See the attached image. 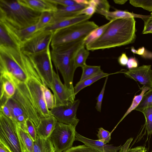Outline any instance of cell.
I'll use <instances>...</instances> for the list:
<instances>
[{
	"instance_id": "cell-27",
	"label": "cell",
	"mask_w": 152,
	"mask_h": 152,
	"mask_svg": "<svg viewBox=\"0 0 152 152\" xmlns=\"http://www.w3.org/2000/svg\"><path fill=\"white\" fill-rule=\"evenodd\" d=\"M82 73L79 81L94 76L102 72L100 66H90L87 64L82 68Z\"/></svg>"
},
{
	"instance_id": "cell-19",
	"label": "cell",
	"mask_w": 152,
	"mask_h": 152,
	"mask_svg": "<svg viewBox=\"0 0 152 152\" xmlns=\"http://www.w3.org/2000/svg\"><path fill=\"white\" fill-rule=\"evenodd\" d=\"M57 122L56 119L52 115L42 118L36 127L37 136L44 139L49 138Z\"/></svg>"
},
{
	"instance_id": "cell-18",
	"label": "cell",
	"mask_w": 152,
	"mask_h": 152,
	"mask_svg": "<svg viewBox=\"0 0 152 152\" xmlns=\"http://www.w3.org/2000/svg\"><path fill=\"white\" fill-rule=\"evenodd\" d=\"M7 103L10 109L12 119L17 123L19 128L27 132L26 121L28 118L21 106L12 97L8 99Z\"/></svg>"
},
{
	"instance_id": "cell-40",
	"label": "cell",
	"mask_w": 152,
	"mask_h": 152,
	"mask_svg": "<svg viewBox=\"0 0 152 152\" xmlns=\"http://www.w3.org/2000/svg\"><path fill=\"white\" fill-rule=\"evenodd\" d=\"M63 152H99L85 145L72 147Z\"/></svg>"
},
{
	"instance_id": "cell-11",
	"label": "cell",
	"mask_w": 152,
	"mask_h": 152,
	"mask_svg": "<svg viewBox=\"0 0 152 152\" xmlns=\"http://www.w3.org/2000/svg\"><path fill=\"white\" fill-rule=\"evenodd\" d=\"M80 103V100L77 99L66 105L55 107L50 110V113L58 122L76 127L80 121L76 116Z\"/></svg>"
},
{
	"instance_id": "cell-20",
	"label": "cell",
	"mask_w": 152,
	"mask_h": 152,
	"mask_svg": "<svg viewBox=\"0 0 152 152\" xmlns=\"http://www.w3.org/2000/svg\"><path fill=\"white\" fill-rule=\"evenodd\" d=\"M0 104L7 102L15 94L16 86L14 82L8 77L0 75Z\"/></svg>"
},
{
	"instance_id": "cell-33",
	"label": "cell",
	"mask_w": 152,
	"mask_h": 152,
	"mask_svg": "<svg viewBox=\"0 0 152 152\" xmlns=\"http://www.w3.org/2000/svg\"><path fill=\"white\" fill-rule=\"evenodd\" d=\"M149 88L143 87L142 88V91L141 93L135 96L132 101V104L127 110L126 112L125 113L123 116L119 121L117 126L125 118V117L130 112L135 109L139 105L140 102L141 101L143 96L144 94L149 90Z\"/></svg>"
},
{
	"instance_id": "cell-41",
	"label": "cell",
	"mask_w": 152,
	"mask_h": 152,
	"mask_svg": "<svg viewBox=\"0 0 152 152\" xmlns=\"http://www.w3.org/2000/svg\"><path fill=\"white\" fill-rule=\"evenodd\" d=\"M142 19L144 23L142 34H151L152 32V12L150 15L146 16Z\"/></svg>"
},
{
	"instance_id": "cell-25",
	"label": "cell",
	"mask_w": 152,
	"mask_h": 152,
	"mask_svg": "<svg viewBox=\"0 0 152 152\" xmlns=\"http://www.w3.org/2000/svg\"><path fill=\"white\" fill-rule=\"evenodd\" d=\"M18 130L25 152H34V142L32 139L27 132L18 127Z\"/></svg>"
},
{
	"instance_id": "cell-16",
	"label": "cell",
	"mask_w": 152,
	"mask_h": 152,
	"mask_svg": "<svg viewBox=\"0 0 152 152\" xmlns=\"http://www.w3.org/2000/svg\"><path fill=\"white\" fill-rule=\"evenodd\" d=\"M75 140L83 142L84 145L90 147L99 152H118L122 145L114 146L108 144L98 140H94L85 137L76 132Z\"/></svg>"
},
{
	"instance_id": "cell-21",
	"label": "cell",
	"mask_w": 152,
	"mask_h": 152,
	"mask_svg": "<svg viewBox=\"0 0 152 152\" xmlns=\"http://www.w3.org/2000/svg\"><path fill=\"white\" fill-rule=\"evenodd\" d=\"M87 6L77 4L70 6L58 7L57 11L53 12L54 19L78 15L79 12Z\"/></svg>"
},
{
	"instance_id": "cell-48",
	"label": "cell",
	"mask_w": 152,
	"mask_h": 152,
	"mask_svg": "<svg viewBox=\"0 0 152 152\" xmlns=\"http://www.w3.org/2000/svg\"><path fill=\"white\" fill-rule=\"evenodd\" d=\"M0 152H12L4 143L0 140Z\"/></svg>"
},
{
	"instance_id": "cell-44",
	"label": "cell",
	"mask_w": 152,
	"mask_h": 152,
	"mask_svg": "<svg viewBox=\"0 0 152 152\" xmlns=\"http://www.w3.org/2000/svg\"><path fill=\"white\" fill-rule=\"evenodd\" d=\"M96 12V9L94 7L88 5L84 8L79 12L78 15H86L92 16L94 13Z\"/></svg>"
},
{
	"instance_id": "cell-7",
	"label": "cell",
	"mask_w": 152,
	"mask_h": 152,
	"mask_svg": "<svg viewBox=\"0 0 152 152\" xmlns=\"http://www.w3.org/2000/svg\"><path fill=\"white\" fill-rule=\"evenodd\" d=\"M0 140L12 152H25L19 136L17 123L0 112Z\"/></svg>"
},
{
	"instance_id": "cell-52",
	"label": "cell",
	"mask_w": 152,
	"mask_h": 152,
	"mask_svg": "<svg viewBox=\"0 0 152 152\" xmlns=\"http://www.w3.org/2000/svg\"><path fill=\"white\" fill-rule=\"evenodd\" d=\"M151 152H152V151H151Z\"/></svg>"
},
{
	"instance_id": "cell-29",
	"label": "cell",
	"mask_w": 152,
	"mask_h": 152,
	"mask_svg": "<svg viewBox=\"0 0 152 152\" xmlns=\"http://www.w3.org/2000/svg\"><path fill=\"white\" fill-rule=\"evenodd\" d=\"M89 55V50L85 48V46L80 48L77 52L75 57V66L82 68L86 65V61Z\"/></svg>"
},
{
	"instance_id": "cell-28",
	"label": "cell",
	"mask_w": 152,
	"mask_h": 152,
	"mask_svg": "<svg viewBox=\"0 0 152 152\" xmlns=\"http://www.w3.org/2000/svg\"><path fill=\"white\" fill-rule=\"evenodd\" d=\"M53 19V12H45L42 13L36 24L39 31L44 30L52 23Z\"/></svg>"
},
{
	"instance_id": "cell-5",
	"label": "cell",
	"mask_w": 152,
	"mask_h": 152,
	"mask_svg": "<svg viewBox=\"0 0 152 152\" xmlns=\"http://www.w3.org/2000/svg\"><path fill=\"white\" fill-rule=\"evenodd\" d=\"M41 13L22 5L18 0H0V22L17 29L36 24Z\"/></svg>"
},
{
	"instance_id": "cell-36",
	"label": "cell",
	"mask_w": 152,
	"mask_h": 152,
	"mask_svg": "<svg viewBox=\"0 0 152 152\" xmlns=\"http://www.w3.org/2000/svg\"><path fill=\"white\" fill-rule=\"evenodd\" d=\"M129 3L135 7H141L152 12V0H130Z\"/></svg>"
},
{
	"instance_id": "cell-49",
	"label": "cell",
	"mask_w": 152,
	"mask_h": 152,
	"mask_svg": "<svg viewBox=\"0 0 152 152\" xmlns=\"http://www.w3.org/2000/svg\"><path fill=\"white\" fill-rule=\"evenodd\" d=\"M75 1L78 4H83L88 5L89 0H75Z\"/></svg>"
},
{
	"instance_id": "cell-32",
	"label": "cell",
	"mask_w": 152,
	"mask_h": 152,
	"mask_svg": "<svg viewBox=\"0 0 152 152\" xmlns=\"http://www.w3.org/2000/svg\"><path fill=\"white\" fill-rule=\"evenodd\" d=\"M41 88L46 105L48 109L50 110L55 106L54 95L48 88L45 85H42Z\"/></svg>"
},
{
	"instance_id": "cell-35",
	"label": "cell",
	"mask_w": 152,
	"mask_h": 152,
	"mask_svg": "<svg viewBox=\"0 0 152 152\" xmlns=\"http://www.w3.org/2000/svg\"><path fill=\"white\" fill-rule=\"evenodd\" d=\"M133 139L132 138L128 139L124 145H122L118 152H146L147 151L146 148L143 146H137L132 148H129Z\"/></svg>"
},
{
	"instance_id": "cell-38",
	"label": "cell",
	"mask_w": 152,
	"mask_h": 152,
	"mask_svg": "<svg viewBox=\"0 0 152 152\" xmlns=\"http://www.w3.org/2000/svg\"><path fill=\"white\" fill-rule=\"evenodd\" d=\"M96 12L101 11H109L110 6L106 0H93Z\"/></svg>"
},
{
	"instance_id": "cell-10",
	"label": "cell",
	"mask_w": 152,
	"mask_h": 152,
	"mask_svg": "<svg viewBox=\"0 0 152 152\" xmlns=\"http://www.w3.org/2000/svg\"><path fill=\"white\" fill-rule=\"evenodd\" d=\"M53 34V32L50 31H39L23 43L20 48L26 55L40 52L50 45Z\"/></svg>"
},
{
	"instance_id": "cell-6",
	"label": "cell",
	"mask_w": 152,
	"mask_h": 152,
	"mask_svg": "<svg viewBox=\"0 0 152 152\" xmlns=\"http://www.w3.org/2000/svg\"><path fill=\"white\" fill-rule=\"evenodd\" d=\"M98 27L93 21L87 20L56 30L53 32L50 46L84 39Z\"/></svg>"
},
{
	"instance_id": "cell-24",
	"label": "cell",
	"mask_w": 152,
	"mask_h": 152,
	"mask_svg": "<svg viewBox=\"0 0 152 152\" xmlns=\"http://www.w3.org/2000/svg\"><path fill=\"white\" fill-rule=\"evenodd\" d=\"M110 74L104 72L103 71L92 77L79 81L74 87L75 94L76 95L81 90L89 86L100 79L109 76Z\"/></svg>"
},
{
	"instance_id": "cell-1",
	"label": "cell",
	"mask_w": 152,
	"mask_h": 152,
	"mask_svg": "<svg viewBox=\"0 0 152 152\" xmlns=\"http://www.w3.org/2000/svg\"><path fill=\"white\" fill-rule=\"evenodd\" d=\"M0 72L12 80L16 86L29 79L43 81L29 57L18 47L0 46Z\"/></svg>"
},
{
	"instance_id": "cell-51",
	"label": "cell",
	"mask_w": 152,
	"mask_h": 152,
	"mask_svg": "<svg viewBox=\"0 0 152 152\" xmlns=\"http://www.w3.org/2000/svg\"><path fill=\"white\" fill-rule=\"evenodd\" d=\"M151 34H152V32L151 33Z\"/></svg>"
},
{
	"instance_id": "cell-9",
	"label": "cell",
	"mask_w": 152,
	"mask_h": 152,
	"mask_svg": "<svg viewBox=\"0 0 152 152\" xmlns=\"http://www.w3.org/2000/svg\"><path fill=\"white\" fill-rule=\"evenodd\" d=\"M50 45L39 53L26 55L31 59L40 75L44 85L50 89L54 70L52 64Z\"/></svg>"
},
{
	"instance_id": "cell-13",
	"label": "cell",
	"mask_w": 152,
	"mask_h": 152,
	"mask_svg": "<svg viewBox=\"0 0 152 152\" xmlns=\"http://www.w3.org/2000/svg\"><path fill=\"white\" fill-rule=\"evenodd\" d=\"M16 45L20 48L25 42L39 31L37 24L21 29L16 28L9 24L0 22Z\"/></svg>"
},
{
	"instance_id": "cell-37",
	"label": "cell",
	"mask_w": 152,
	"mask_h": 152,
	"mask_svg": "<svg viewBox=\"0 0 152 152\" xmlns=\"http://www.w3.org/2000/svg\"><path fill=\"white\" fill-rule=\"evenodd\" d=\"M26 131L32 139L35 141L37 137L36 127L33 122L28 118L26 121Z\"/></svg>"
},
{
	"instance_id": "cell-50",
	"label": "cell",
	"mask_w": 152,
	"mask_h": 152,
	"mask_svg": "<svg viewBox=\"0 0 152 152\" xmlns=\"http://www.w3.org/2000/svg\"><path fill=\"white\" fill-rule=\"evenodd\" d=\"M128 0H114V2L115 4H124Z\"/></svg>"
},
{
	"instance_id": "cell-15",
	"label": "cell",
	"mask_w": 152,
	"mask_h": 152,
	"mask_svg": "<svg viewBox=\"0 0 152 152\" xmlns=\"http://www.w3.org/2000/svg\"><path fill=\"white\" fill-rule=\"evenodd\" d=\"M91 16L80 15L73 16L54 19L52 23L44 30L54 31L74 24L88 20Z\"/></svg>"
},
{
	"instance_id": "cell-46",
	"label": "cell",
	"mask_w": 152,
	"mask_h": 152,
	"mask_svg": "<svg viewBox=\"0 0 152 152\" xmlns=\"http://www.w3.org/2000/svg\"><path fill=\"white\" fill-rule=\"evenodd\" d=\"M138 66V62L135 58L131 57L129 59L127 66L129 69L136 68Z\"/></svg>"
},
{
	"instance_id": "cell-3",
	"label": "cell",
	"mask_w": 152,
	"mask_h": 152,
	"mask_svg": "<svg viewBox=\"0 0 152 152\" xmlns=\"http://www.w3.org/2000/svg\"><path fill=\"white\" fill-rule=\"evenodd\" d=\"M134 18L111 20L102 35L98 39L86 45L89 50L104 49L133 43L136 39Z\"/></svg>"
},
{
	"instance_id": "cell-17",
	"label": "cell",
	"mask_w": 152,
	"mask_h": 152,
	"mask_svg": "<svg viewBox=\"0 0 152 152\" xmlns=\"http://www.w3.org/2000/svg\"><path fill=\"white\" fill-rule=\"evenodd\" d=\"M22 5L34 11L42 13L45 12H54L58 7L57 4L50 0H18Z\"/></svg>"
},
{
	"instance_id": "cell-8",
	"label": "cell",
	"mask_w": 152,
	"mask_h": 152,
	"mask_svg": "<svg viewBox=\"0 0 152 152\" xmlns=\"http://www.w3.org/2000/svg\"><path fill=\"white\" fill-rule=\"evenodd\" d=\"M76 126L58 122L49 137L56 152H63L72 147L75 140Z\"/></svg>"
},
{
	"instance_id": "cell-30",
	"label": "cell",
	"mask_w": 152,
	"mask_h": 152,
	"mask_svg": "<svg viewBox=\"0 0 152 152\" xmlns=\"http://www.w3.org/2000/svg\"><path fill=\"white\" fill-rule=\"evenodd\" d=\"M0 46L18 47L4 27L1 24H0Z\"/></svg>"
},
{
	"instance_id": "cell-42",
	"label": "cell",
	"mask_w": 152,
	"mask_h": 152,
	"mask_svg": "<svg viewBox=\"0 0 152 152\" xmlns=\"http://www.w3.org/2000/svg\"><path fill=\"white\" fill-rule=\"evenodd\" d=\"M108 77V76H107L106 77L104 85L100 93L97 98V101L95 108L97 110L100 112H101L102 101Z\"/></svg>"
},
{
	"instance_id": "cell-23",
	"label": "cell",
	"mask_w": 152,
	"mask_h": 152,
	"mask_svg": "<svg viewBox=\"0 0 152 152\" xmlns=\"http://www.w3.org/2000/svg\"><path fill=\"white\" fill-rule=\"evenodd\" d=\"M34 152H56L51 142L48 138H42L37 136L34 142Z\"/></svg>"
},
{
	"instance_id": "cell-14",
	"label": "cell",
	"mask_w": 152,
	"mask_h": 152,
	"mask_svg": "<svg viewBox=\"0 0 152 152\" xmlns=\"http://www.w3.org/2000/svg\"><path fill=\"white\" fill-rule=\"evenodd\" d=\"M123 73L126 77L138 82L143 87L152 88V70L151 65H143Z\"/></svg>"
},
{
	"instance_id": "cell-26",
	"label": "cell",
	"mask_w": 152,
	"mask_h": 152,
	"mask_svg": "<svg viewBox=\"0 0 152 152\" xmlns=\"http://www.w3.org/2000/svg\"><path fill=\"white\" fill-rule=\"evenodd\" d=\"M111 21L100 26L91 31L84 39L85 46L99 38L103 34Z\"/></svg>"
},
{
	"instance_id": "cell-39",
	"label": "cell",
	"mask_w": 152,
	"mask_h": 152,
	"mask_svg": "<svg viewBox=\"0 0 152 152\" xmlns=\"http://www.w3.org/2000/svg\"><path fill=\"white\" fill-rule=\"evenodd\" d=\"M97 136L99 140L106 144L109 142L111 140L110 133L102 127L99 129Z\"/></svg>"
},
{
	"instance_id": "cell-43",
	"label": "cell",
	"mask_w": 152,
	"mask_h": 152,
	"mask_svg": "<svg viewBox=\"0 0 152 152\" xmlns=\"http://www.w3.org/2000/svg\"><path fill=\"white\" fill-rule=\"evenodd\" d=\"M50 1L57 5H60L62 7H67L77 4L75 0H50Z\"/></svg>"
},
{
	"instance_id": "cell-2",
	"label": "cell",
	"mask_w": 152,
	"mask_h": 152,
	"mask_svg": "<svg viewBox=\"0 0 152 152\" xmlns=\"http://www.w3.org/2000/svg\"><path fill=\"white\" fill-rule=\"evenodd\" d=\"M42 84L37 79L30 78L16 86V93L12 97L20 105L36 127L42 118L51 115L44 99L41 88Z\"/></svg>"
},
{
	"instance_id": "cell-31",
	"label": "cell",
	"mask_w": 152,
	"mask_h": 152,
	"mask_svg": "<svg viewBox=\"0 0 152 152\" xmlns=\"http://www.w3.org/2000/svg\"><path fill=\"white\" fill-rule=\"evenodd\" d=\"M148 107H152V88L144 94L141 101L134 110L141 112Z\"/></svg>"
},
{
	"instance_id": "cell-45",
	"label": "cell",
	"mask_w": 152,
	"mask_h": 152,
	"mask_svg": "<svg viewBox=\"0 0 152 152\" xmlns=\"http://www.w3.org/2000/svg\"><path fill=\"white\" fill-rule=\"evenodd\" d=\"M0 112L6 116L12 119V117L10 108L7 102L0 104ZM13 120V119H12Z\"/></svg>"
},
{
	"instance_id": "cell-34",
	"label": "cell",
	"mask_w": 152,
	"mask_h": 152,
	"mask_svg": "<svg viewBox=\"0 0 152 152\" xmlns=\"http://www.w3.org/2000/svg\"><path fill=\"white\" fill-rule=\"evenodd\" d=\"M145 118V126L148 134H152V107H148L143 110L142 112Z\"/></svg>"
},
{
	"instance_id": "cell-4",
	"label": "cell",
	"mask_w": 152,
	"mask_h": 152,
	"mask_svg": "<svg viewBox=\"0 0 152 152\" xmlns=\"http://www.w3.org/2000/svg\"><path fill=\"white\" fill-rule=\"evenodd\" d=\"M84 39L51 47V56L53 63L56 70L59 71L64 84L74 91L73 80L77 69L75 59L78 51L85 46Z\"/></svg>"
},
{
	"instance_id": "cell-22",
	"label": "cell",
	"mask_w": 152,
	"mask_h": 152,
	"mask_svg": "<svg viewBox=\"0 0 152 152\" xmlns=\"http://www.w3.org/2000/svg\"><path fill=\"white\" fill-rule=\"evenodd\" d=\"M96 12L104 16L110 21L118 19L131 17L140 18L142 19L146 16L120 10H116L113 11H101Z\"/></svg>"
},
{
	"instance_id": "cell-47",
	"label": "cell",
	"mask_w": 152,
	"mask_h": 152,
	"mask_svg": "<svg viewBox=\"0 0 152 152\" xmlns=\"http://www.w3.org/2000/svg\"><path fill=\"white\" fill-rule=\"evenodd\" d=\"M129 58L125 53H123L118 57V61L119 64L122 66L127 65Z\"/></svg>"
},
{
	"instance_id": "cell-12",
	"label": "cell",
	"mask_w": 152,
	"mask_h": 152,
	"mask_svg": "<svg viewBox=\"0 0 152 152\" xmlns=\"http://www.w3.org/2000/svg\"><path fill=\"white\" fill-rule=\"evenodd\" d=\"M54 71L52 85L50 89L53 93L55 107L66 105L75 100L74 91L69 89L61 82L58 71Z\"/></svg>"
}]
</instances>
